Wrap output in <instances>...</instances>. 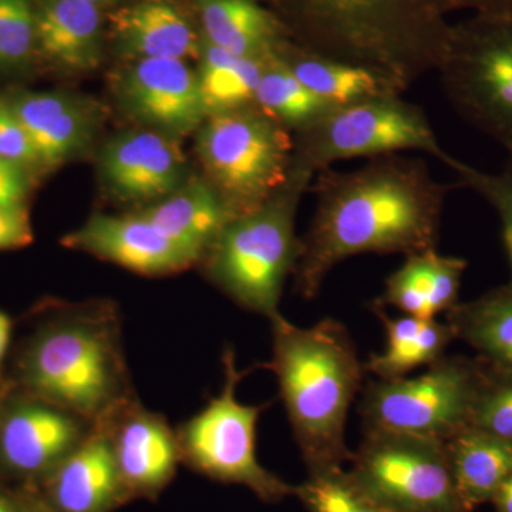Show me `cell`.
<instances>
[{
    "instance_id": "cell-1",
    "label": "cell",
    "mask_w": 512,
    "mask_h": 512,
    "mask_svg": "<svg viewBox=\"0 0 512 512\" xmlns=\"http://www.w3.org/2000/svg\"><path fill=\"white\" fill-rule=\"evenodd\" d=\"M460 187L437 181L426 161L400 154L319 173L315 214L293 272L299 295L316 298L330 272L352 256L436 249L448 194Z\"/></svg>"
},
{
    "instance_id": "cell-2",
    "label": "cell",
    "mask_w": 512,
    "mask_h": 512,
    "mask_svg": "<svg viewBox=\"0 0 512 512\" xmlns=\"http://www.w3.org/2000/svg\"><path fill=\"white\" fill-rule=\"evenodd\" d=\"M292 42L359 64L406 92L437 72L453 23L444 0H272Z\"/></svg>"
},
{
    "instance_id": "cell-3",
    "label": "cell",
    "mask_w": 512,
    "mask_h": 512,
    "mask_svg": "<svg viewBox=\"0 0 512 512\" xmlns=\"http://www.w3.org/2000/svg\"><path fill=\"white\" fill-rule=\"evenodd\" d=\"M272 323V360L293 436L308 473L343 468L352 460L346 444L350 407L362 389L365 365L349 330L326 318L299 328L281 313Z\"/></svg>"
},
{
    "instance_id": "cell-4",
    "label": "cell",
    "mask_w": 512,
    "mask_h": 512,
    "mask_svg": "<svg viewBox=\"0 0 512 512\" xmlns=\"http://www.w3.org/2000/svg\"><path fill=\"white\" fill-rule=\"evenodd\" d=\"M113 313L80 309L37 336L25 360L30 389L93 424L130 400Z\"/></svg>"
},
{
    "instance_id": "cell-5",
    "label": "cell",
    "mask_w": 512,
    "mask_h": 512,
    "mask_svg": "<svg viewBox=\"0 0 512 512\" xmlns=\"http://www.w3.org/2000/svg\"><path fill=\"white\" fill-rule=\"evenodd\" d=\"M312 180L291 173L284 190L264 207L229 221L205 254L211 281L241 308L268 319L278 315L286 278L301 256L296 211Z\"/></svg>"
},
{
    "instance_id": "cell-6",
    "label": "cell",
    "mask_w": 512,
    "mask_h": 512,
    "mask_svg": "<svg viewBox=\"0 0 512 512\" xmlns=\"http://www.w3.org/2000/svg\"><path fill=\"white\" fill-rule=\"evenodd\" d=\"M205 181L232 217L264 207L291 178V131L255 106L212 114L197 131Z\"/></svg>"
},
{
    "instance_id": "cell-7",
    "label": "cell",
    "mask_w": 512,
    "mask_h": 512,
    "mask_svg": "<svg viewBox=\"0 0 512 512\" xmlns=\"http://www.w3.org/2000/svg\"><path fill=\"white\" fill-rule=\"evenodd\" d=\"M291 173L315 177L350 158L420 151L451 167L456 157L441 146L426 113L402 96L377 97L330 109L295 133Z\"/></svg>"
},
{
    "instance_id": "cell-8",
    "label": "cell",
    "mask_w": 512,
    "mask_h": 512,
    "mask_svg": "<svg viewBox=\"0 0 512 512\" xmlns=\"http://www.w3.org/2000/svg\"><path fill=\"white\" fill-rule=\"evenodd\" d=\"M437 73L454 110L512 156V13L453 23Z\"/></svg>"
},
{
    "instance_id": "cell-9",
    "label": "cell",
    "mask_w": 512,
    "mask_h": 512,
    "mask_svg": "<svg viewBox=\"0 0 512 512\" xmlns=\"http://www.w3.org/2000/svg\"><path fill=\"white\" fill-rule=\"evenodd\" d=\"M222 366L221 393L177 431L181 460L218 483L248 488L264 503H281L295 487L266 470L256 456V426L266 406L239 402L237 387L247 372L238 370L231 348H225Z\"/></svg>"
},
{
    "instance_id": "cell-10",
    "label": "cell",
    "mask_w": 512,
    "mask_h": 512,
    "mask_svg": "<svg viewBox=\"0 0 512 512\" xmlns=\"http://www.w3.org/2000/svg\"><path fill=\"white\" fill-rule=\"evenodd\" d=\"M478 376V359L444 356L419 376L370 382L359 404L363 427L446 441L468 427Z\"/></svg>"
},
{
    "instance_id": "cell-11",
    "label": "cell",
    "mask_w": 512,
    "mask_h": 512,
    "mask_svg": "<svg viewBox=\"0 0 512 512\" xmlns=\"http://www.w3.org/2000/svg\"><path fill=\"white\" fill-rule=\"evenodd\" d=\"M349 474L390 512H471L458 494L446 443L390 431H365Z\"/></svg>"
},
{
    "instance_id": "cell-12",
    "label": "cell",
    "mask_w": 512,
    "mask_h": 512,
    "mask_svg": "<svg viewBox=\"0 0 512 512\" xmlns=\"http://www.w3.org/2000/svg\"><path fill=\"white\" fill-rule=\"evenodd\" d=\"M116 93L126 113L165 136H187L207 119L197 70L187 60H130Z\"/></svg>"
},
{
    "instance_id": "cell-13",
    "label": "cell",
    "mask_w": 512,
    "mask_h": 512,
    "mask_svg": "<svg viewBox=\"0 0 512 512\" xmlns=\"http://www.w3.org/2000/svg\"><path fill=\"white\" fill-rule=\"evenodd\" d=\"M63 244L146 276L178 274L201 262L140 214L93 215L66 235Z\"/></svg>"
},
{
    "instance_id": "cell-14",
    "label": "cell",
    "mask_w": 512,
    "mask_h": 512,
    "mask_svg": "<svg viewBox=\"0 0 512 512\" xmlns=\"http://www.w3.org/2000/svg\"><path fill=\"white\" fill-rule=\"evenodd\" d=\"M100 173L117 200L157 202L185 183V157L174 137L150 128L126 131L104 146Z\"/></svg>"
},
{
    "instance_id": "cell-15",
    "label": "cell",
    "mask_w": 512,
    "mask_h": 512,
    "mask_svg": "<svg viewBox=\"0 0 512 512\" xmlns=\"http://www.w3.org/2000/svg\"><path fill=\"white\" fill-rule=\"evenodd\" d=\"M101 423L109 431L127 497H151L170 484L181 454L177 433L160 414L127 400Z\"/></svg>"
},
{
    "instance_id": "cell-16",
    "label": "cell",
    "mask_w": 512,
    "mask_h": 512,
    "mask_svg": "<svg viewBox=\"0 0 512 512\" xmlns=\"http://www.w3.org/2000/svg\"><path fill=\"white\" fill-rule=\"evenodd\" d=\"M107 37L121 57L198 59L202 36L173 0H128L106 16Z\"/></svg>"
},
{
    "instance_id": "cell-17",
    "label": "cell",
    "mask_w": 512,
    "mask_h": 512,
    "mask_svg": "<svg viewBox=\"0 0 512 512\" xmlns=\"http://www.w3.org/2000/svg\"><path fill=\"white\" fill-rule=\"evenodd\" d=\"M82 419L50 403L20 406L0 427V457L12 470H53L82 443Z\"/></svg>"
},
{
    "instance_id": "cell-18",
    "label": "cell",
    "mask_w": 512,
    "mask_h": 512,
    "mask_svg": "<svg viewBox=\"0 0 512 512\" xmlns=\"http://www.w3.org/2000/svg\"><path fill=\"white\" fill-rule=\"evenodd\" d=\"M49 494L57 512H110L127 497L104 423L53 468Z\"/></svg>"
},
{
    "instance_id": "cell-19",
    "label": "cell",
    "mask_w": 512,
    "mask_h": 512,
    "mask_svg": "<svg viewBox=\"0 0 512 512\" xmlns=\"http://www.w3.org/2000/svg\"><path fill=\"white\" fill-rule=\"evenodd\" d=\"M8 101L28 131L43 170L67 163L92 141L93 111L77 97L62 92H22Z\"/></svg>"
},
{
    "instance_id": "cell-20",
    "label": "cell",
    "mask_w": 512,
    "mask_h": 512,
    "mask_svg": "<svg viewBox=\"0 0 512 512\" xmlns=\"http://www.w3.org/2000/svg\"><path fill=\"white\" fill-rule=\"evenodd\" d=\"M106 25L104 10L84 0H36L37 55L67 72L97 69Z\"/></svg>"
},
{
    "instance_id": "cell-21",
    "label": "cell",
    "mask_w": 512,
    "mask_h": 512,
    "mask_svg": "<svg viewBox=\"0 0 512 512\" xmlns=\"http://www.w3.org/2000/svg\"><path fill=\"white\" fill-rule=\"evenodd\" d=\"M466 269V259L441 255L437 249L407 255L372 305L390 306L413 318L437 319L457 305Z\"/></svg>"
},
{
    "instance_id": "cell-22",
    "label": "cell",
    "mask_w": 512,
    "mask_h": 512,
    "mask_svg": "<svg viewBox=\"0 0 512 512\" xmlns=\"http://www.w3.org/2000/svg\"><path fill=\"white\" fill-rule=\"evenodd\" d=\"M202 37L242 57H274L291 40L284 23L261 0H192Z\"/></svg>"
},
{
    "instance_id": "cell-23",
    "label": "cell",
    "mask_w": 512,
    "mask_h": 512,
    "mask_svg": "<svg viewBox=\"0 0 512 512\" xmlns=\"http://www.w3.org/2000/svg\"><path fill=\"white\" fill-rule=\"evenodd\" d=\"M279 60L330 109L377 97L402 96L404 90L389 77L359 64L318 55L288 40Z\"/></svg>"
},
{
    "instance_id": "cell-24",
    "label": "cell",
    "mask_w": 512,
    "mask_h": 512,
    "mask_svg": "<svg viewBox=\"0 0 512 512\" xmlns=\"http://www.w3.org/2000/svg\"><path fill=\"white\" fill-rule=\"evenodd\" d=\"M180 247L204 259L222 229L234 220L205 180L188 181L173 194L138 212Z\"/></svg>"
},
{
    "instance_id": "cell-25",
    "label": "cell",
    "mask_w": 512,
    "mask_h": 512,
    "mask_svg": "<svg viewBox=\"0 0 512 512\" xmlns=\"http://www.w3.org/2000/svg\"><path fill=\"white\" fill-rule=\"evenodd\" d=\"M372 309L383 323L386 349L370 355L365 370L379 380L402 379L419 367L439 362L446 356L448 345L456 339L447 322L407 315L392 318L380 306L372 305Z\"/></svg>"
},
{
    "instance_id": "cell-26",
    "label": "cell",
    "mask_w": 512,
    "mask_h": 512,
    "mask_svg": "<svg viewBox=\"0 0 512 512\" xmlns=\"http://www.w3.org/2000/svg\"><path fill=\"white\" fill-rule=\"evenodd\" d=\"M444 443L454 483L468 510L493 500L512 474L511 441L466 427Z\"/></svg>"
},
{
    "instance_id": "cell-27",
    "label": "cell",
    "mask_w": 512,
    "mask_h": 512,
    "mask_svg": "<svg viewBox=\"0 0 512 512\" xmlns=\"http://www.w3.org/2000/svg\"><path fill=\"white\" fill-rule=\"evenodd\" d=\"M446 316L454 338L476 350L481 362L512 372V285L457 303Z\"/></svg>"
},
{
    "instance_id": "cell-28",
    "label": "cell",
    "mask_w": 512,
    "mask_h": 512,
    "mask_svg": "<svg viewBox=\"0 0 512 512\" xmlns=\"http://www.w3.org/2000/svg\"><path fill=\"white\" fill-rule=\"evenodd\" d=\"M275 57L235 56L202 37L197 77L207 117L254 106L262 74Z\"/></svg>"
},
{
    "instance_id": "cell-29",
    "label": "cell",
    "mask_w": 512,
    "mask_h": 512,
    "mask_svg": "<svg viewBox=\"0 0 512 512\" xmlns=\"http://www.w3.org/2000/svg\"><path fill=\"white\" fill-rule=\"evenodd\" d=\"M254 106L289 131L311 126L326 111L325 101L296 79L295 74L279 60L278 55L266 67L255 93Z\"/></svg>"
},
{
    "instance_id": "cell-30",
    "label": "cell",
    "mask_w": 512,
    "mask_h": 512,
    "mask_svg": "<svg viewBox=\"0 0 512 512\" xmlns=\"http://www.w3.org/2000/svg\"><path fill=\"white\" fill-rule=\"evenodd\" d=\"M293 495L308 512H390L369 497L345 467L308 473Z\"/></svg>"
},
{
    "instance_id": "cell-31",
    "label": "cell",
    "mask_w": 512,
    "mask_h": 512,
    "mask_svg": "<svg viewBox=\"0 0 512 512\" xmlns=\"http://www.w3.org/2000/svg\"><path fill=\"white\" fill-rule=\"evenodd\" d=\"M480 362L468 427L512 443V372Z\"/></svg>"
},
{
    "instance_id": "cell-32",
    "label": "cell",
    "mask_w": 512,
    "mask_h": 512,
    "mask_svg": "<svg viewBox=\"0 0 512 512\" xmlns=\"http://www.w3.org/2000/svg\"><path fill=\"white\" fill-rule=\"evenodd\" d=\"M35 56L36 0H0V73L25 69Z\"/></svg>"
},
{
    "instance_id": "cell-33",
    "label": "cell",
    "mask_w": 512,
    "mask_h": 512,
    "mask_svg": "<svg viewBox=\"0 0 512 512\" xmlns=\"http://www.w3.org/2000/svg\"><path fill=\"white\" fill-rule=\"evenodd\" d=\"M450 168L457 174L461 187L477 192L497 214L505 252L510 262L512 285V156H507L504 167L495 173L478 170L457 158Z\"/></svg>"
},
{
    "instance_id": "cell-34",
    "label": "cell",
    "mask_w": 512,
    "mask_h": 512,
    "mask_svg": "<svg viewBox=\"0 0 512 512\" xmlns=\"http://www.w3.org/2000/svg\"><path fill=\"white\" fill-rule=\"evenodd\" d=\"M0 158L25 171L40 168L28 131L20 123L9 101L3 99H0Z\"/></svg>"
},
{
    "instance_id": "cell-35",
    "label": "cell",
    "mask_w": 512,
    "mask_h": 512,
    "mask_svg": "<svg viewBox=\"0 0 512 512\" xmlns=\"http://www.w3.org/2000/svg\"><path fill=\"white\" fill-rule=\"evenodd\" d=\"M33 241V229L25 205L0 207V251L28 247Z\"/></svg>"
},
{
    "instance_id": "cell-36",
    "label": "cell",
    "mask_w": 512,
    "mask_h": 512,
    "mask_svg": "<svg viewBox=\"0 0 512 512\" xmlns=\"http://www.w3.org/2000/svg\"><path fill=\"white\" fill-rule=\"evenodd\" d=\"M28 191L26 171L0 158V207L25 205Z\"/></svg>"
},
{
    "instance_id": "cell-37",
    "label": "cell",
    "mask_w": 512,
    "mask_h": 512,
    "mask_svg": "<svg viewBox=\"0 0 512 512\" xmlns=\"http://www.w3.org/2000/svg\"><path fill=\"white\" fill-rule=\"evenodd\" d=\"M448 15L453 12L498 13L510 15L512 13V0H444Z\"/></svg>"
},
{
    "instance_id": "cell-38",
    "label": "cell",
    "mask_w": 512,
    "mask_h": 512,
    "mask_svg": "<svg viewBox=\"0 0 512 512\" xmlns=\"http://www.w3.org/2000/svg\"><path fill=\"white\" fill-rule=\"evenodd\" d=\"M491 501L497 512H512V474L501 484Z\"/></svg>"
},
{
    "instance_id": "cell-39",
    "label": "cell",
    "mask_w": 512,
    "mask_h": 512,
    "mask_svg": "<svg viewBox=\"0 0 512 512\" xmlns=\"http://www.w3.org/2000/svg\"><path fill=\"white\" fill-rule=\"evenodd\" d=\"M10 336H12V320L8 315L0 312V363L8 352Z\"/></svg>"
},
{
    "instance_id": "cell-40",
    "label": "cell",
    "mask_w": 512,
    "mask_h": 512,
    "mask_svg": "<svg viewBox=\"0 0 512 512\" xmlns=\"http://www.w3.org/2000/svg\"><path fill=\"white\" fill-rule=\"evenodd\" d=\"M84 2L92 3V5L103 10H113L117 6L128 2V0H84Z\"/></svg>"
},
{
    "instance_id": "cell-41",
    "label": "cell",
    "mask_w": 512,
    "mask_h": 512,
    "mask_svg": "<svg viewBox=\"0 0 512 512\" xmlns=\"http://www.w3.org/2000/svg\"><path fill=\"white\" fill-rule=\"evenodd\" d=\"M0 512H18L15 505L5 495L0 494Z\"/></svg>"
},
{
    "instance_id": "cell-42",
    "label": "cell",
    "mask_w": 512,
    "mask_h": 512,
    "mask_svg": "<svg viewBox=\"0 0 512 512\" xmlns=\"http://www.w3.org/2000/svg\"><path fill=\"white\" fill-rule=\"evenodd\" d=\"M25 512H42V511H37V510H28V511H25Z\"/></svg>"
}]
</instances>
